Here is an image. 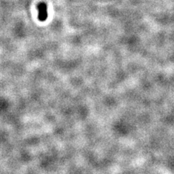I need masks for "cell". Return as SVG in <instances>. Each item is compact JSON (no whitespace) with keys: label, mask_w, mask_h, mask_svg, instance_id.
I'll use <instances>...</instances> for the list:
<instances>
[{"label":"cell","mask_w":174,"mask_h":174,"mask_svg":"<svg viewBox=\"0 0 174 174\" xmlns=\"http://www.w3.org/2000/svg\"><path fill=\"white\" fill-rule=\"evenodd\" d=\"M39 10V20L40 21H45L47 19L48 13H47V6L44 2L39 3L38 4Z\"/></svg>","instance_id":"cell-1"}]
</instances>
